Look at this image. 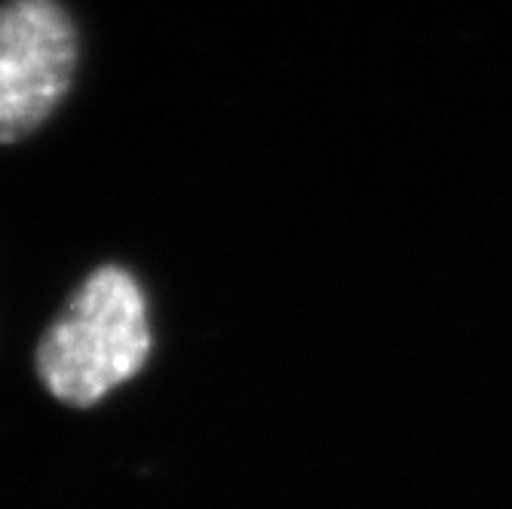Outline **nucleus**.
I'll return each mask as SVG.
<instances>
[{
	"label": "nucleus",
	"mask_w": 512,
	"mask_h": 509,
	"mask_svg": "<svg viewBox=\"0 0 512 509\" xmlns=\"http://www.w3.org/2000/svg\"><path fill=\"white\" fill-rule=\"evenodd\" d=\"M77 34L56 0L0 4V145L34 132L71 86Z\"/></svg>",
	"instance_id": "obj_2"
},
{
	"label": "nucleus",
	"mask_w": 512,
	"mask_h": 509,
	"mask_svg": "<svg viewBox=\"0 0 512 509\" xmlns=\"http://www.w3.org/2000/svg\"><path fill=\"white\" fill-rule=\"evenodd\" d=\"M151 326L145 292L123 267H99L37 347V375L56 399L89 408L145 368Z\"/></svg>",
	"instance_id": "obj_1"
}]
</instances>
